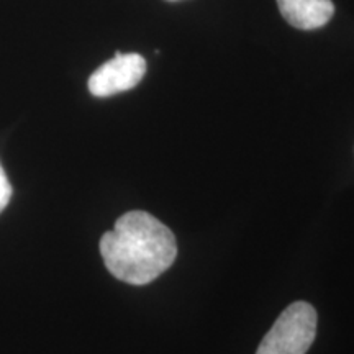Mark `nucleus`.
<instances>
[{"label": "nucleus", "instance_id": "f257e3e1", "mask_svg": "<svg viewBox=\"0 0 354 354\" xmlns=\"http://www.w3.org/2000/svg\"><path fill=\"white\" fill-rule=\"evenodd\" d=\"M100 254L105 268L118 281L145 286L176 261V236L148 212H127L115 221L112 232L100 238Z\"/></svg>", "mask_w": 354, "mask_h": 354}, {"label": "nucleus", "instance_id": "f03ea898", "mask_svg": "<svg viewBox=\"0 0 354 354\" xmlns=\"http://www.w3.org/2000/svg\"><path fill=\"white\" fill-rule=\"evenodd\" d=\"M315 335V308L307 302H294L279 315L256 354H305Z\"/></svg>", "mask_w": 354, "mask_h": 354}, {"label": "nucleus", "instance_id": "7ed1b4c3", "mask_svg": "<svg viewBox=\"0 0 354 354\" xmlns=\"http://www.w3.org/2000/svg\"><path fill=\"white\" fill-rule=\"evenodd\" d=\"M146 74V59L136 53H117L113 59L102 64L88 77V91L95 97H110L130 91L141 82Z\"/></svg>", "mask_w": 354, "mask_h": 354}, {"label": "nucleus", "instance_id": "20e7f679", "mask_svg": "<svg viewBox=\"0 0 354 354\" xmlns=\"http://www.w3.org/2000/svg\"><path fill=\"white\" fill-rule=\"evenodd\" d=\"M277 7L287 24L299 30L322 28L335 13L331 0H277Z\"/></svg>", "mask_w": 354, "mask_h": 354}, {"label": "nucleus", "instance_id": "39448f33", "mask_svg": "<svg viewBox=\"0 0 354 354\" xmlns=\"http://www.w3.org/2000/svg\"><path fill=\"white\" fill-rule=\"evenodd\" d=\"M12 192H13V190H12L10 180H8L6 171H3L2 165H0V214L6 210L8 202H10Z\"/></svg>", "mask_w": 354, "mask_h": 354}]
</instances>
